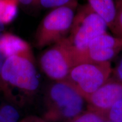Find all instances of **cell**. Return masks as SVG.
<instances>
[{
	"instance_id": "obj_2",
	"label": "cell",
	"mask_w": 122,
	"mask_h": 122,
	"mask_svg": "<svg viewBox=\"0 0 122 122\" xmlns=\"http://www.w3.org/2000/svg\"><path fill=\"white\" fill-rule=\"evenodd\" d=\"M45 111L42 118L46 122H64L86 109L83 97L66 81H53L44 95Z\"/></svg>"
},
{
	"instance_id": "obj_19",
	"label": "cell",
	"mask_w": 122,
	"mask_h": 122,
	"mask_svg": "<svg viewBox=\"0 0 122 122\" xmlns=\"http://www.w3.org/2000/svg\"><path fill=\"white\" fill-rule=\"evenodd\" d=\"M19 122H46L42 118V117H37L36 115L27 116L21 119Z\"/></svg>"
},
{
	"instance_id": "obj_4",
	"label": "cell",
	"mask_w": 122,
	"mask_h": 122,
	"mask_svg": "<svg viewBox=\"0 0 122 122\" xmlns=\"http://www.w3.org/2000/svg\"><path fill=\"white\" fill-rule=\"evenodd\" d=\"M77 7L64 6L51 10L39 25L35 45L42 49L61 41L70 34Z\"/></svg>"
},
{
	"instance_id": "obj_12",
	"label": "cell",
	"mask_w": 122,
	"mask_h": 122,
	"mask_svg": "<svg viewBox=\"0 0 122 122\" xmlns=\"http://www.w3.org/2000/svg\"><path fill=\"white\" fill-rule=\"evenodd\" d=\"M17 107L7 101L0 103V122H19L20 114Z\"/></svg>"
},
{
	"instance_id": "obj_21",
	"label": "cell",
	"mask_w": 122,
	"mask_h": 122,
	"mask_svg": "<svg viewBox=\"0 0 122 122\" xmlns=\"http://www.w3.org/2000/svg\"><path fill=\"white\" fill-rule=\"evenodd\" d=\"M5 30V25L0 23V33L2 32Z\"/></svg>"
},
{
	"instance_id": "obj_14",
	"label": "cell",
	"mask_w": 122,
	"mask_h": 122,
	"mask_svg": "<svg viewBox=\"0 0 122 122\" xmlns=\"http://www.w3.org/2000/svg\"><path fill=\"white\" fill-rule=\"evenodd\" d=\"M115 14L111 30L114 35L122 38V0H114Z\"/></svg>"
},
{
	"instance_id": "obj_6",
	"label": "cell",
	"mask_w": 122,
	"mask_h": 122,
	"mask_svg": "<svg viewBox=\"0 0 122 122\" xmlns=\"http://www.w3.org/2000/svg\"><path fill=\"white\" fill-rule=\"evenodd\" d=\"M39 65L42 72L51 80H65L76 65L67 37L46 49L40 57Z\"/></svg>"
},
{
	"instance_id": "obj_22",
	"label": "cell",
	"mask_w": 122,
	"mask_h": 122,
	"mask_svg": "<svg viewBox=\"0 0 122 122\" xmlns=\"http://www.w3.org/2000/svg\"><path fill=\"white\" fill-rule=\"evenodd\" d=\"M102 122H111V121H109V120H104V121Z\"/></svg>"
},
{
	"instance_id": "obj_13",
	"label": "cell",
	"mask_w": 122,
	"mask_h": 122,
	"mask_svg": "<svg viewBox=\"0 0 122 122\" xmlns=\"http://www.w3.org/2000/svg\"><path fill=\"white\" fill-rule=\"evenodd\" d=\"M105 120L104 113L86 108L79 115L64 122H102Z\"/></svg>"
},
{
	"instance_id": "obj_17",
	"label": "cell",
	"mask_w": 122,
	"mask_h": 122,
	"mask_svg": "<svg viewBox=\"0 0 122 122\" xmlns=\"http://www.w3.org/2000/svg\"><path fill=\"white\" fill-rule=\"evenodd\" d=\"M111 77L122 81V54L117 60L115 65L112 66Z\"/></svg>"
},
{
	"instance_id": "obj_15",
	"label": "cell",
	"mask_w": 122,
	"mask_h": 122,
	"mask_svg": "<svg viewBox=\"0 0 122 122\" xmlns=\"http://www.w3.org/2000/svg\"><path fill=\"white\" fill-rule=\"evenodd\" d=\"M39 6L54 9L64 6L78 7L77 0H39Z\"/></svg>"
},
{
	"instance_id": "obj_10",
	"label": "cell",
	"mask_w": 122,
	"mask_h": 122,
	"mask_svg": "<svg viewBox=\"0 0 122 122\" xmlns=\"http://www.w3.org/2000/svg\"><path fill=\"white\" fill-rule=\"evenodd\" d=\"M89 5L105 20L110 30L112 28L115 14L114 0H87Z\"/></svg>"
},
{
	"instance_id": "obj_8",
	"label": "cell",
	"mask_w": 122,
	"mask_h": 122,
	"mask_svg": "<svg viewBox=\"0 0 122 122\" xmlns=\"http://www.w3.org/2000/svg\"><path fill=\"white\" fill-rule=\"evenodd\" d=\"M122 99V81L110 77L93 93L85 99L86 108L105 113Z\"/></svg>"
},
{
	"instance_id": "obj_16",
	"label": "cell",
	"mask_w": 122,
	"mask_h": 122,
	"mask_svg": "<svg viewBox=\"0 0 122 122\" xmlns=\"http://www.w3.org/2000/svg\"><path fill=\"white\" fill-rule=\"evenodd\" d=\"M106 120L114 122H122V99L112 105L104 113Z\"/></svg>"
},
{
	"instance_id": "obj_7",
	"label": "cell",
	"mask_w": 122,
	"mask_h": 122,
	"mask_svg": "<svg viewBox=\"0 0 122 122\" xmlns=\"http://www.w3.org/2000/svg\"><path fill=\"white\" fill-rule=\"evenodd\" d=\"M122 51V38L110 35L106 32L90 42L81 54L79 63L111 62Z\"/></svg>"
},
{
	"instance_id": "obj_9",
	"label": "cell",
	"mask_w": 122,
	"mask_h": 122,
	"mask_svg": "<svg viewBox=\"0 0 122 122\" xmlns=\"http://www.w3.org/2000/svg\"><path fill=\"white\" fill-rule=\"evenodd\" d=\"M0 51L6 58L21 56L34 58L28 42L19 36L10 33H0Z\"/></svg>"
},
{
	"instance_id": "obj_20",
	"label": "cell",
	"mask_w": 122,
	"mask_h": 122,
	"mask_svg": "<svg viewBox=\"0 0 122 122\" xmlns=\"http://www.w3.org/2000/svg\"><path fill=\"white\" fill-rule=\"evenodd\" d=\"M18 2L25 6H39V0H17Z\"/></svg>"
},
{
	"instance_id": "obj_3",
	"label": "cell",
	"mask_w": 122,
	"mask_h": 122,
	"mask_svg": "<svg viewBox=\"0 0 122 122\" xmlns=\"http://www.w3.org/2000/svg\"><path fill=\"white\" fill-rule=\"evenodd\" d=\"M107 28L105 20L88 3L79 5L67 37L74 53L76 65L79 63L81 54L90 42L106 32Z\"/></svg>"
},
{
	"instance_id": "obj_11",
	"label": "cell",
	"mask_w": 122,
	"mask_h": 122,
	"mask_svg": "<svg viewBox=\"0 0 122 122\" xmlns=\"http://www.w3.org/2000/svg\"><path fill=\"white\" fill-rule=\"evenodd\" d=\"M17 0H0V23L5 25L16 17L18 13Z\"/></svg>"
},
{
	"instance_id": "obj_1",
	"label": "cell",
	"mask_w": 122,
	"mask_h": 122,
	"mask_svg": "<svg viewBox=\"0 0 122 122\" xmlns=\"http://www.w3.org/2000/svg\"><path fill=\"white\" fill-rule=\"evenodd\" d=\"M2 78L3 96L17 106L37 93L40 84L35 59L25 56L7 57L3 66Z\"/></svg>"
},
{
	"instance_id": "obj_5",
	"label": "cell",
	"mask_w": 122,
	"mask_h": 122,
	"mask_svg": "<svg viewBox=\"0 0 122 122\" xmlns=\"http://www.w3.org/2000/svg\"><path fill=\"white\" fill-rule=\"evenodd\" d=\"M112 71L111 62H84L73 67L65 81L85 100L109 80Z\"/></svg>"
},
{
	"instance_id": "obj_18",
	"label": "cell",
	"mask_w": 122,
	"mask_h": 122,
	"mask_svg": "<svg viewBox=\"0 0 122 122\" xmlns=\"http://www.w3.org/2000/svg\"><path fill=\"white\" fill-rule=\"evenodd\" d=\"M7 58L0 51V95L4 94V85L2 78V71L4 64Z\"/></svg>"
}]
</instances>
